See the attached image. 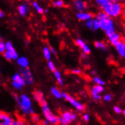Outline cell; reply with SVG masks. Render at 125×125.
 Listing matches in <instances>:
<instances>
[{
    "label": "cell",
    "mask_w": 125,
    "mask_h": 125,
    "mask_svg": "<svg viewBox=\"0 0 125 125\" xmlns=\"http://www.w3.org/2000/svg\"><path fill=\"white\" fill-rule=\"evenodd\" d=\"M81 70L79 69V68H75V69H73L71 71V73H73V74H76V75H80L81 73Z\"/></svg>",
    "instance_id": "cell-38"
},
{
    "label": "cell",
    "mask_w": 125,
    "mask_h": 125,
    "mask_svg": "<svg viewBox=\"0 0 125 125\" xmlns=\"http://www.w3.org/2000/svg\"><path fill=\"white\" fill-rule=\"evenodd\" d=\"M5 49L6 51H8V52H10V51H13V50H15L13 46V44L11 42H6L5 43Z\"/></svg>",
    "instance_id": "cell-32"
},
{
    "label": "cell",
    "mask_w": 125,
    "mask_h": 125,
    "mask_svg": "<svg viewBox=\"0 0 125 125\" xmlns=\"http://www.w3.org/2000/svg\"><path fill=\"white\" fill-rule=\"evenodd\" d=\"M58 125H69V124H58Z\"/></svg>",
    "instance_id": "cell-48"
},
{
    "label": "cell",
    "mask_w": 125,
    "mask_h": 125,
    "mask_svg": "<svg viewBox=\"0 0 125 125\" xmlns=\"http://www.w3.org/2000/svg\"><path fill=\"white\" fill-rule=\"evenodd\" d=\"M94 46H95V47L96 48V49H100V50H102L105 52H106L107 51H108L107 46L105 44V42H102V41H95L94 42Z\"/></svg>",
    "instance_id": "cell-20"
},
{
    "label": "cell",
    "mask_w": 125,
    "mask_h": 125,
    "mask_svg": "<svg viewBox=\"0 0 125 125\" xmlns=\"http://www.w3.org/2000/svg\"><path fill=\"white\" fill-rule=\"evenodd\" d=\"M102 99H103V100L105 102H111L112 100V95L111 94H109V93H107V94L104 95V96Z\"/></svg>",
    "instance_id": "cell-34"
},
{
    "label": "cell",
    "mask_w": 125,
    "mask_h": 125,
    "mask_svg": "<svg viewBox=\"0 0 125 125\" xmlns=\"http://www.w3.org/2000/svg\"><path fill=\"white\" fill-rule=\"evenodd\" d=\"M82 118H83V120L85 122H88V121H90V115H89V114L85 113V114H83V115Z\"/></svg>",
    "instance_id": "cell-37"
},
{
    "label": "cell",
    "mask_w": 125,
    "mask_h": 125,
    "mask_svg": "<svg viewBox=\"0 0 125 125\" xmlns=\"http://www.w3.org/2000/svg\"><path fill=\"white\" fill-rule=\"evenodd\" d=\"M6 51V49H5V42H0V53H2V54H3Z\"/></svg>",
    "instance_id": "cell-35"
},
{
    "label": "cell",
    "mask_w": 125,
    "mask_h": 125,
    "mask_svg": "<svg viewBox=\"0 0 125 125\" xmlns=\"http://www.w3.org/2000/svg\"><path fill=\"white\" fill-rule=\"evenodd\" d=\"M107 37L108 39L109 43L113 46H115L117 44H118L120 42H121V39H122L120 33H117L116 31L112 33L111 35H109L108 36H107Z\"/></svg>",
    "instance_id": "cell-11"
},
{
    "label": "cell",
    "mask_w": 125,
    "mask_h": 125,
    "mask_svg": "<svg viewBox=\"0 0 125 125\" xmlns=\"http://www.w3.org/2000/svg\"><path fill=\"white\" fill-rule=\"evenodd\" d=\"M3 17H4V12L2 10H0V18H2Z\"/></svg>",
    "instance_id": "cell-42"
},
{
    "label": "cell",
    "mask_w": 125,
    "mask_h": 125,
    "mask_svg": "<svg viewBox=\"0 0 125 125\" xmlns=\"http://www.w3.org/2000/svg\"><path fill=\"white\" fill-rule=\"evenodd\" d=\"M95 18L99 21L100 29L105 33L107 36L115 32V23L114 20L108 17L103 11H100L98 12Z\"/></svg>",
    "instance_id": "cell-1"
},
{
    "label": "cell",
    "mask_w": 125,
    "mask_h": 125,
    "mask_svg": "<svg viewBox=\"0 0 125 125\" xmlns=\"http://www.w3.org/2000/svg\"><path fill=\"white\" fill-rule=\"evenodd\" d=\"M105 90V88L103 86H99V85H94L92 89L90 90V94H91V96L94 100H100L102 99L101 96V93H103Z\"/></svg>",
    "instance_id": "cell-8"
},
{
    "label": "cell",
    "mask_w": 125,
    "mask_h": 125,
    "mask_svg": "<svg viewBox=\"0 0 125 125\" xmlns=\"http://www.w3.org/2000/svg\"><path fill=\"white\" fill-rule=\"evenodd\" d=\"M73 6L78 12L85 11L87 9V3L83 0H76L73 2Z\"/></svg>",
    "instance_id": "cell-13"
},
{
    "label": "cell",
    "mask_w": 125,
    "mask_h": 125,
    "mask_svg": "<svg viewBox=\"0 0 125 125\" xmlns=\"http://www.w3.org/2000/svg\"><path fill=\"white\" fill-rule=\"evenodd\" d=\"M12 86L14 88V89L18 90H21L22 88L24 87L22 85H21V84H19V83H15V82H12Z\"/></svg>",
    "instance_id": "cell-36"
},
{
    "label": "cell",
    "mask_w": 125,
    "mask_h": 125,
    "mask_svg": "<svg viewBox=\"0 0 125 125\" xmlns=\"http://www.w3.org/2000/svg\"><path fill=\"white\" fill-rule=\"evenodd\" d=\"M95 73H96V72H95V71H92V74L94 75V77H95Z\"/></svg>",
    "instance_id": "cell-46"
},
{
    "label": "cell",
    "mask_w": 125,
    "mask_h": 125,
    "mask_svg": "<svg viewBox=\"0 0 125 125\" xmlns=\"http://www.w3.org/2000/svg\"><path fill=\"white\" fill-rule=\"evenodd\" d=\"M31 120L35 124H40V123L41 122V119H40V116L38 115L35 114V113L31 115Z\"/></svg>",
    "instance_id": "cell-29"
},
{
    "label": "cell",
    "mask_w": 125,
    "mask_h": 125,
    "mask_svg": "<svg viewBox=\"0 0 125 125\" xmlns=\"http://www.w3.org/2000/svg\"><path fill=\"white\" fill-rule=\"evenodd\" d=\"M51 93L53 95L54 97H55L56 99H61L62 98V93L58 89V88L53 86L51 88Z\"/></svg>",
    "instance_id": "cell-21"
},
{
    "label": "cell",
    "mask_w": 125,
    "mask_h": 125,
    "mask_svg": "<svg viewBox=\"0 0 125 125\" xmlns=\"http://www.w3.org/2000/svg\"><path fill=\"white\" fill-rule=\"evenodd\" d=\"M108 2H109V0H96L95 3H96V5L102 9L108 3Z\"/></svg>",
    "instance_id": "cell-27"
},
{
    "label": "cell",
    "mask_w": 125,
    "mask_h": 125,
    "mask_svg": "<svg viewBox=\"0 0 125 125\" xmlns=\"http://www.w3.org/2000/svg\"><path fill=\"white\" fill-rule=\"evenodd\" d=\"M122 16H123V18L125 19V6H124V8H123V11H122Z\"/></svg>",
    "instance_id": "cell-41"
},
{
    "label": "cell",
    "mask_w": 125,
    "mask_h": 125,
    "mask_svg": "<svg viewBox=\"0 0 125 125\" xmlns=\"http://www.w3.org/2000/svg\"><path fill=\"white\" fill-rule=\"evenodd\" d=\"M124 5L117 1H111L109 0L108 3L102 9V11L106 14L111 18H116L122 14Z\"/></svg>",
    "instance_id": "cell-3"
},
{
    "label": "cell",
    "mask_w": 125,
    "mask_h": 125,
    "mask_svg": "<svg viewBox=\"0 0 125 125\" xmlns=\"http://www.w3.org/2000/svg\"><path fill=\"white\" fill-rule=\"evenodd\" d=\"M52 5L56 8H62V7L64 6V2L62 0H55V1L52 2Z\"/></svg>",
    "instance_id": "cell-28"
},
{
    "label": "cell",
    "mask_w": 125,
    "mask_h": 125,
    "mask_svg": "<svg viewBox=\"0 0 125 125\" xmlns=\"http://www.w3.org/2000/svg\"><path fill=\"white\" fill-rule=\"evenodd\" d=\"M77 18L82 21H87L92 18H93V14L92 13H89L86 11H83V12H77V14H76Z\"/></svg>",
    "instance_id": "cell-14"
},
{
    "label": "cell",
    "mask_w": 125,
    "mask_h": 125,
    "mask_svg": "<svg viewBox=\"0 0 125 125\" xmlns=\"http://www.w3.org/2000/svg\"><path fill=\"white\" fill-rule=\"evenodd\" d=\"M80 57H81V58H83V59H85V58H86V57H87V55H85L84 53H83V52H82V54L80 55Z\"/></svg>",
    "instance_id": "cell-43"
},
{
    "label": "cell",
    "mask_w": 125,
    "mask_h": 125,
    "mask_svg": "<svg viewBox=\"0 0 125 125\" xmlns=\"http://www.w3.org/2000/svg\"><path fill=\"white\" fill-rule=\"evenodd\" d=\"M114 112L116 114H121L122 112V110H121V108L119 106H117L116 105V106L114 107Z\"/></svg>",
    "instance_id": "cell-39"
},
{
    "label": "cell",
    "mask_w": 125,
    "mask_h": 125,
    "mask_svg": "<svg viewBox=\"0 0 125 125\" xmlns=\"http://www.w3.org/2000/svg\"><path fill=\"white\" fill-rule=\"evenodd\" d=\"M93 82L95 83V85H99V86H103L105 85V82L104 81V80L102 79H101L100 77H97V76L93 77Z\"/></svg>",
    "instance_id": "cell-25"
},
{
    "label": "cell",
    "mask_w": 125,
    "mask_h": 125,
    "mask_svg": "<svg viewBox=\"0 0 125 125\" xmlns=\"http://www.w3.org/2000/svg\"><path fill=\"white\" fill-rule=\"evenodd\" d=\"M9 125H28V124L24 118L17 117V118L14 119L13 121Z\"/></svg>",
    "instance_id": "cell-22"
},
{
    "label": "cell",
    "mask_w": 125,
    "mask_h": 125,
    "mask_svg": "<svg viewBox=\"0 0 125 125\" xmlns=\"http://www.w3.org/2000/svg\"><path fill=\"white\" fill-rule=\"evenodd\" d=\"M29 43H30V40H29V39H27V40H25V45H26V46H28V45H29Z\"/></svg>",
    "instance_id": "cell-45"
},
{
    "label": "cell",
    "mask_w": 125,
    "mask_h": 125,
    "mask_svg": "<svg viewBox=\"0 0 125 125\" xmlns=\"http://www.w3.org/2000/svg\"><path fill=\"white\" fill-rule=\"evenodd\" d=\"M99 29H100V25L99 21L95 18H93V31H96L99 30Z\"/></svg>",
    "instance_id": "cell-30"
},
{
    "label": "cell",
    "mask_w": 125,
    "mask_h": 125,
    "mask_svg": "<svg viewBox=\"0 0 125 125\" xmlns=\"http://www.w3.org/2000/svg\"><path fill=\"white\" fill-rule=\"evenodd\" d=\"M32 5H33V8L36 9V11H37L39 14H42V13H44V9L42 8V7L39 5V3L37 2H32Z\"/></svg>",
    "instance_id": "cell-26"
},
{
    "label": "cell",
    "mask_w": 125,
    "mask_h": 125,
    "mask_svg": "<svg viewBox=\"0 0 125 125\" xmlns=\"http://www.w3.org/2000/svg\"><path fill=\"white\" fill-rule=\"evenodd\" d=\"M121 113H122V114L124 115V116L125 117V109H124V110H123V111H122V112H121Z\"/></svg>",
    "instance_id": "cell-47"
},
{
    "label": "cell",
    "mask_w": 125,
    "mask_h": 125,
    "mask_svg": "<svg viewBox=\"0 0 125 125\" xmlns=\"http://www.w3.org/2000/svg\"><path fill=\"white\" fill-rule=\"evenodd\" d=\"M49 49H50L51 53H53V54H56V53H57V52H56V50H55V49H53V48H52V47H50Z\"/></svg>",
    "instance_id": "cell-40"
},
{
    "label": "cell",
    "mask_w": 125,
    "mask_h": 125,
    "mask_svg": "<svg viewBox=\"0 0 125 125\" xmlns=\"http://www.w3.org/2000/svg\"><path fill=\"white\" fill-rule=\"evenodd\" d=\"M75 44L79 46L81 50L83 51V53H84L85 55H88L90 54V52H91V49L90 48V46L87 45V44L81 39H77L75 40Z\"/></svg>",
    "instance_id": "cell-10"
},
{
    "label": "cell",
    "mask_w": 125,
    "mask_h": 125,
    "mask_svg": "<svg viewBox=\"0 0 125 125\" xmlns=\"http://www.w3.org/2000/svg\"><path fill=\"white\" fill-rule=\"evenodd\" d=\"M17 63L20 66V68H28L29 62L26 57H18L17 59Z\"/></svg>",
    "instance_id": "cell-18"
},
{
    "label": "cell",
    "mask_w": 125,
    "mask_h": 125,
    "mask_svg": "<svg viewBox=\"0 0 125 125\" xmlns=\"http://www.w3.org/2000/svg\"><path fill=\"white\" fill-rule=\"evenodd\" d=\"M18 13L21 14V16H25L26 14L28 13L29 11V5L27 2H24L21 4L18 7Z\"/></svg>",
    "instance_id": "cell-17"
},
{
    "label": "cell",
    "mask_w": 125,
    "mask_h": 125,
    "mask_svg": "<svg viewBox=\"0 0 125 125\" xmlns=\"http://www.w3.org/2000/svg\"><path fill=\"white\" fill-rule=\"evenodd\" d=\"M124 94H125V90H124Z\"/></svg>",
    "instance_id": "cell-52"
},
{
    "label": "cell",
    "mask_w": 125,
    "mask_h": 125,
    "mask_svg": "<svg viewBox=\"0 0 125 125\" xmlns=\"http://www.w3.org/2000/svg\"><path fill=\"white\" fill-rule=\"evenodd\" d=\"M39 125H44V124H40Z\"/></svg>",
    "instance_id": "cell-50"
},
{
    "label": "cell",
    "mask_w": 125,
    "mask_h": 125,
    "mask_svg": "<svg viewBox=\"0 0 125 125\" xmlns=\"http://www.w3.org/2000/svg\"><path fill=\"white\" fill-rule=\"evenodd\" d=\"M14 118L13 117L4 112H0V125H9Z\"/></svg>",
    "instance_id": "cell-9"
},
{
    "label": "cell",
    "mask_w": 125,
    "mask_h": 125,
    "mask_svg": "<svg viewBox=\"0 0 125 125\" xmlns=\"http://www.w3.org/2000/svg\"><path fill=\"white\" fill-rule=\"evenodd\" d=\"M19 73L21 75L22 78L24 79L26 84L33 85L34 82V77L31 71L28 68H20Z\"/></svg>",
    "instance_id": "cell-7"
},
{
    "label": "cell",
    "mask_w": 125,
    "mask_h": 125,
    "mask_svg": "<svg viewBox=\"0 0 125 125\" xmlns=\"http://www.w3.org/2000/svg\"><path fill=\"white\" fill-rule=\"evenodd\" d=\"M121 42H123V44L125 46V35H124V36H123V37H122V39H121Z\"/></svg>",
    "instance_id": "cell-44"
},
{
    "label": "cell",
    "mask_w": 125,
    "mask_h": 125,
    "mask_svg": "<svg viewBox=\"0 0 125 125\" xmlns=\"http://www.w3.org/2000/svg\"><path fill=\"white\" fill-rule=\"evenodd\" d=\"M47 66H48V68L51 71H52V72H55L56 71V68H55V66L54 64V63L52 62V61H48V63H47Z\"/></svg>",
    "instance_id": "cell-33"
},
{
    "label": "cell",
    "mask_w": 125,
    "mask_h": 125,
    "mask_svg": "<svg viewBox=\"0 0 125 125\" xmlns=\"http://www.w3.org/2000/svg\"><path fill=\"white\" fill-rule=\"evenodd\" d=\"M54 76L56 79V80L58 81V83H59L60 85H63L64 83H63V80H62V74H61V73L60 71H55L54 72Z\"/></svg>",
    "instance_id": "cell-24"
},
{
    "label": "cell",
    "mask_w": 125,
    "mask_h": 125,
    "mask_svg": "<svg viewBox=\"0 0 125 125\" xmlns=\"http://www.w3.org/2000/svg\"><path fill=\"white\" fill-rule=\"evenodd\" d=\"M62 98H64L66 101H68L73 108H76L77 110H78V111L81 112V111H83L84 110L85 107L81 102H80L75 98L71 96L69 94L66 93H62Z\"/></svg>",
    "instance_id": "cell-6"
},
{
    "label": "cell",
    "mask_w": 125,
    "mask_h": 125,
    "mask_svg": "<svg viewBox=\"0 0 125 125\" xmlns=\"http://www.w3.org/2000/svg\"><path fill=\"white\" fill-rule=\"evenodd\" d=\"M43 115L45 117V119L48 121V122L51 124H58V117L54 115V113L51 111V109L46 102H43L40 105Z\"/></svg>",
    "instance_id": "cell-4"
},
{
    "label": "cell",
    "mask_w": 125,
    "mask_h": 125,
    "mask_svg": "<svg viewBox=\"0 0 125 125\" xmlns=\"http://www.w3.org/2000/svg\"><path fill=\"white\" fill-rule=\"evenodd\" d=\"M33 99L38 102L40 105H42L43 102H46V99H45V96H44V94L42 91L39 90H34L33 93Z\"/></svg>",
    "instance_id": "cell-12"
},
{
    "label": "cell",
    "mask_w": 125,
    "mask_h": 125,
    "mask_svg": "<svg viewBox=\"0 0 125 125\" xmlns=\"http://www.w3.org/2000/svg\"><path fill=\"white\" fill-rule=\"evenodd\" d=\"M42 53H43L44 57L46 58V59H47L48 61H50L51 56H52V53H51V52H50L49 48L47 47V46L44 47L43 49H42Z\"/></svg>",
    "instance_id": "cell-23"
},
{
    "label": "cell",
    "mask_w": 125,
    "mask_h": 125,
    "mask_svg": "<svg viewBox=\"0 0 125 125\" xmlns=\"http://www.w3.org/2000/svg\"><path fill=\"white\" fill-rule=\"evenodd\" d=\"M11 80H12V82L18 83L22 85L23 86H24L26 85V83H25V82H24V79L22 78L21 75L19 73H14V74L13 75V77H12V78H11Z\"/></svg>",
    "instance_id": "cell-19"
},
{
    "label": "cell",
    "mask_w": 125,
    "mask_h": 125,
    "mask_svg": "<svg viewBox=\"0 0 125 125\" xmlns=\"http://www.w3.org/2000/svg\"><path fill=\"white\" fill-rule=\"evenodd\" d=\"M115 47L119 56L122 58L123 59H125V46L123 44V42H120L118 44H117Z\"/></svg>",
    "instance_id": "cell-16"
},
{
    "label": "cell",
    "mask_w": 125,
    "mask_h": 125,
    "mask_svg": "<svg viewBox=\"0 0 125 125\" xmlns=\"http://www.w3.org/2000/svg\"><path fill=\"white\" fill-rule=\"evenodd\" d=\"M13 95L22 113L25 115H32L34 114V110L32 108V101L27 95L21 94L18 96L17 94L14 93Z\"/></svg>",
    "instance_id": "cell-2"
},
{
    "label": "cell",
    "mask_w": 125,
    "mask_h": 125,
    "mask_svg": "<svg viewBox=\"0 0 125 125\" xmlns=\"http://www.w3.org/2000/svg\"><path fill=\"white\" fill-rule=\"evenodd\" d=\"M51 125H58V124H51Z\"/></svg>",
    "instance_id": "cell-49"
},
{
    "label": "cell",
    "mask_w": 125,
    "mask_h": 125,
    "mask_svg": "<svg viewBox=\"0 0 125 125\" xmlns=\"http://www.w3.org/2000/svg\"><path fill=\"white\" fill-rule=\"evenodd\" d=\"M77 119V115L71 112H64L58 117V124H69L71 122Z\"/></svg>",
    "instance_id": "cell-5"
},
{
    "label": "cell",
    "mask_w": 125,
    "mask_h": 125,
    "mask_svg": "<svg viewBox=\"0 0 125 125\" xmlns=\"http://www.w3.org/2000/svg\"><path fill=\"white\" fill-rule=\"evenodd\" d=\"M0 42H1V36H0Z\"/></svg>",
    "instance_id": "cell-51"
},
{
    "label": "cell",
    "mask_w": 125,
    "mask_h": 125,
    "mask_svg": "<svg viewBox=\"0 0 125 125\" xmlns=\"http://www.w3.org/2000/svg\"><path fill=\"white\" fill-rule=\"evenodd\" d=\"M85 26L89 29V30L93 31V18L85 22Z\"/></svg>",
    "instance_id": "cell-31"
},
{
    "label": "cell",
    "mask_w": 125,
    "mask_h": 125,
    "mask_svg": "<svg viewBox=\"0 0 125 125\" xmlns=\"http://www.w3.org/2000/svg\"><path fill=\"white\" fill-rule=\"evenodd\" d=\"M3 56L5 57V59L11 61V60H17L18 58V54L16 52L15 50L13 51H10V52H8V51H5V52L3 53Z\"/></svg>",
    "instance_id": "cell-15"
}]
</instances>
